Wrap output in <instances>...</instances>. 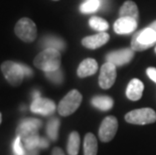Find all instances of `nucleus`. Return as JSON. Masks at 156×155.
Segmentation results:
<instances>
[{
    "label": "nucleus",
    "instance_id": "obj_1",
    "mask_svg": "<svg viewBox=\"0 0 156 155\" xmlns=\"http://www.w3.org/2000/svg\"><path fill=\"white\" fill-rule=\"evenodd\" d=\"M61 52L55 48H45L34 60V65L44 72L58 71L61 69Z\"/></svg>",
    "mask_w": 156,
    "mask_h": 155
},
{
    "label": "nucleus",
    "instance_id": "obj_2",
    "mask_svg": "<svg viewBox=\"0 0 156 155\" xmlns=\"http://www.w3.org/2000/svg\"><path fill=\"white\" fill-rule=\"evenodd\" d=\"M1 72L6 81L13 87H18L19 85H21L23 79L25 77L24 71H23V64L12 61H6L2 62Z\"/></svg>",
    "mask_w": 156,
    "mask_h": 155
},
{
    "label": "nucleus",
    "instance_id": "obj_3",
    "mask_svg": "<svg viewBox=\"0 0 156 155\" xmlns=\"http://www.w3.org/2000/svg\"><path fill=\"white\" fill-rule=\"evenodd\" d=\"M83 97L81 93L77 90H72L65 96L59 102L58 106V112L61 116H69L75 113L82 103Z\"/></svg>",
    "mask_w": 156,
    "mask_h": 155
},
{
    "label": "nucleus",
    "instance_id": "obj_4",
    "mask_svg": "<svg viewBox=\"0 0 156 155\" xmlns=\"http://www.w3.org/2000/svg\"><path fill=\"white\" fill-rule=\"evenodd\" d=\"M156 42V32L150 27L137 32L131 41V48L134 51H143Z\"/></svg>",
    "mask_w": 156,
    "mask_h": 155
},
{
    "label": "nucleus",
    "instance_id": "obj_5",
    "mask_svg": "<svg viewBox=\"0 0 156 155\" xmlns=\"http://www.w3.org/2000/svg\"><path fill=\"white\" fill-rule=\"evenodd\" d=\"M14 32L18 38L24 42H32L37 36V28L31 19L23 17L16 22Z\"/></svg>",
    "mask_w": 156,
    "mask_h": 155
},
{
    "label": "nucleus",
    "instance_id": "obj_6",
    "mask_svg": "<svg viewBox=\"0 0 156 155\" xmlns=\"http://www.w3.org/2000/svg\"><path fill=\"white\" fill-rule=\"evenodd\" d=\"M125 120L128 123L135 125L152 124L156 121V113L151 108L136 109L126 114Z\"/></svg>",
    "mask_w": 156,
    "mask_h": 155
},
{
    "label": "nucleus",
    "instance_id": "obj_7",
    "mask_svg": "<svg viewBox=\"0 0 156 155\" xmlns=\"http://www.w3.org/2000/svg\"><path fill=\"white\" fill-rule=\"evenodd\" d=\"M118 130V120L114 116H108L103 120L99 128V137L103 142H109L115 137Z\"/></svg>",
    "mask_w": 156,
    "mask_h": 155
},
{
    "label": "nucleus",
    "instance_id": "obj_8",
    "mask_svg": "<svg viewBox=\"0 0 156 155\" xmlns=\"http://www.w3.org/2000/svg\"><path fill=\"white\" fill-rule=\"evenodd\" d=\"M116 78H117V71L115 65L107 62L102 65L99 77V85L102 89H110L114 85Z\"/></svg>",
    "mask_w": 156,
    "mask_h": 155
},
{
    "label": "nucleus",
    "instance_id": "obj_9",
    "mask_svg": "<svg viewBox=\"0 0 156 155\" xmlns=\"http://www.w3.org/2000/svg\"><path fill=\"white\" fill-rule=\"evenodd\" d=\"M41 121L38 119H34V118H26V119L22 120L20 124L17 127V135L24 140L30 135H34L37 133L39 128L41 127Z\"/></svg>",
    "mask_w": 156,
    "mask_h": 155
},
{
    "label": "nucleus",
    "instance_id": "obj_10",
    "mask_svg": "<svg viewBox=\"0 0 156 155\" xmlns=\"http://www.w3.org/2000/svg\"><path fill=\"white\" fill-rule=\"evenodd\" d=\"M134 57V51L132 48H123L119 49V51H112L110 54L107 55L106 60L108 62L117 65H123L132 61Z\"/></svg>",
    "mask_w": 156,
    "mask_h": 155
},
{
    "label": "nucleus",
    "instance_id": "obj_11",
    "mask_svg": "<svg viewBox=\"0 0 156 155\" xmlns=\"http://www.w3.org/2000/svg\"><path fill=\"white\" fill-rule=\"evenodd\" d=\"M30 110L35 114L48 116L55 111V104L54 101L49 100V99L38 97L34 99V102L30 106Z\"/></svg>",
    "mask_w": 156,
    "mask_h": 155
},
{
    "label": "nucleus",
    "instance_id": "obj_12",
    "mask_svg": "<svg viewBox=\"0 0 156 155\" xmlns=\"http://www.w3.org/2000/svg\"><path fill=\"white\" fill-rule=\"evenodd\" d=\"M109 38H110V35L107 32H99L97 34L86 36L85 38H83L82 44L87 48L96 49L107 44Z\"/></svg>",
    "mask_w": 156,
    "mask_h": 155
},
{
    "label": "nucleus",
    "instance_id": "obj_13",
    "mask_svg": "<svg viewBox=\"0 0 156 155\" xmlns=\"http://www.w3.org/2000/svg\"><path fill=\"white\" fill-rule=\"evenodd\" d=\"M137 27V20L127 17H120L115 21L114 30L118 34H128L133 32Z\"/></svg>",
    "mask_w": 156,
    "mask_h": 155
},
{
    "label": "nucleus",
    "instance_id": "obj_14",
    "mask_svg": "<svg viewBox=\"0 0 156 155\" xmlns=\"http://www.w3.org/2000/svg\"><path fill=\"white\" fill-rule=\"evenodd\" d=\"M143 90H144L143 83L140 80H138V79H133L128 84L127 90H126V96L131 101H138L142 97Z\"/></svg>",
    "mask_w": 156,
    "mask_h": 155
},
{
    "label": "nucleus",
    "instance_id": "obj_15",
    "mask_svg": "<svg viewBox=\"0 0 156 155\" xmlns=\"http://www.w3.org/2000/svg\"><path fill=\"white\" fill-rule=\"evenodd\" d=\"M98 71V62L94 58H86L80 64L77 74L80 78H86L95 75Z\"/></svg>",
    "mask_w": 156,
    "mask_h": 155
},
{
    "label": "nucleus",
    "instance_id": "obj_16",
    "mask_svg": "<svg viewBox=\"0 0 156 155\" xmlns=\"http://www.w3.org/2000/svg\"><path fill=\"white\" fill-rule=\"evenodd\" d=\"M119 15H120V17H127L138 20L139 11L136 3L131 1V0L124 2V4L121 6L120 10H119Z\"/></svg>",
    "mask_w": 156,
    "mask_h": 155
},
{
    "label": "nucleus",
    "instance_id": "obj_17",
    "mask_svg": "<svg viewBox=\"0 0 156 155\" xmlns=\"http://www.w3.org/2000/svg\"><path fill=\"white\" fill-rule=\"evenodd\" d=\"M98 142L94 134L88 133L84 140V155H97Z\"/></svg>",
    "mask_w": 156,
    "mask_h": 155
},
{
    "label": "nucleus",
    "instance_id": "obj_18",
    "mask_svg": "<svg viewBox=\"0 0 156 155\" xmlns=\"http://www.w3.org/2000/svg\"><path fill=\"white\" fill-rule=\"evenodd\" d=\"M93 106L102 111H108L113 107L114 101L109 96H96L92 99Z\"/></svg>",
    "mask_w": 156,
    "mask_h": 155
},
{
    "label": "nucleus",
    "instance_id": "obj_19",
    "mask_svg": "<svg viewBox=\"0 0 156 155\" xmlns=\"http://www.w3.org/2000/svg\"><path fill=\"white\" fill-rule=\"evenodd\" d=\"M80 144H81V139H80V135L78 132L73 131L69 136L68 141V153L69 155H78L80 150Z\"/></svg>",
    "mask_w": 156,
    "mask_h": 155
},
{
    "label": "nucleus",
    "instance_id": "obj_20",
    "mask_svg": "<svg viewBox=\"0 0 156 155\" xmlns=\"http://www.w3.org/2000/svg\"><path fill=\"white\" fill-rule=\"evenodd\" d=\"M59 126H61V122L58 118H52L46 125V133H48V136L51 141H55L58 139Z\"/></svg>",
    "mask_w": 156,
    "mask_h": 155
},
{
    "label": "nucleus",
    "instance_id": "obj_21",
    "mask_svg": "<svg viewBox=\"0 0 156 155\" xmlns=\"http://www.w3.org/2000/svg\"><path fill=\"white\" fill-rule=\"evenodd\" d=\"M44 41L45 48H55L58 51H62L66 48V44L61 38L55 37V36H46Z\"/></svg>",
    "mask_w": 156,
    "mask_h": 155
},
{
    "label": "nucleus",
    "instance_id": "obj_22",
    "mask_svg": "<svg viewBox=\"0 0 156 155\" xmlns=\"http://www.w3.org/2000/svg\"><path fill=\"white\" fill-rule=\"evenodd\" d=\"M89 23L93 29H95V30H97V31H100V32H104L109 28L108 22L106 21L105 19L98 17V16H93V17L90 18Z\"/></svg>",
    "mask_w": 156,
    "mask_h": 155
},
{
    "label": "nucleus",
    "instance_id": "obj_23",
    "mask_svg": "<svg viewBox=\"0 0 156 155\" xmlns=\"http://www.w3.org/2000/svg\"><path fill=\"white\" fill-rule=\"evenodd\" d=\"M41 138L38 133L30 135L27 138H25L24 140H22L23 145H24L26 150H35L39 148V143H41Z\"/></svg>",
    "mask_w": 156,
    "mask_h": 155
},
{
    "label": "nucleus",
    "instance_id": "obj_24",
    "mask_svg": "<svg viewBox=\"0 0 156 155\" xmlns=\"http://www.w3.org/2000/svg\"><path fill=\"white\" fill-rule=\"evenodd\" d=\"M100 6V0H88L81 5V11L83 13H92L98 10Z\"/></svg>",
    "mask_w": 156,
    "mask_h": 155
},
{
    "label": "nucleus",
    "instance_id": "obj_25",
    "mask_svg": "<svg viewBox=\"0 0 156 155\" xmlns=\"http://www.w3.org/2000/svg\"><path fill=\"white\" fill-rule=\"evenodd\" d=\"M45 76L49 81H51L52 83H55V84H61L62 82L64 81V75H62V72L61 71V69L58 71L45 72Z\"/></svg>",
    "mask_w": 156,
    "mask_h": 155
},
{
    "label": "nucleus",
    "instance_id": "obj_26",
    "mask_svg": "<svg viewBox=\"0 0 156 155\" xmlns=\"http://www.w3.org/2000/svg\"><path fill=\"white\" fill-rule=\"evenodd\" d=\"M13 152H14V155H24L25 153V147L23 145L22 139L19 136L16 137V139L13 142Z\"/></svg>",
    "mask_w": 156,
    "mask_h": 155
},
{
    "label": "nucleus",
    "instance_id": "obj_27",
    "mask_svg": "<svg viewBox=\"0 0 156 155\" xmlns=\"http://www.w3.org/2000/svg\"><path fill=\"white\" fill-rule=\"evenodd\" d=\"M146 72H147L148 77L150 78L152 81L156 83V69L155 68H148L147 71H146Z\"/></svg>",
    "mask_w": 156,
    "mask_h": 155
},
{
    "label": "nucleus",
    "instance_id": "obj_28",
    "mask_svg": "<svg viewBox=\"0 0 156 155\" xmlns=\"http://www.w3.org/2000/svg\"><path fill=\"white\" fill-rule=\"evenodd\" d=\"M48 140L46 138L41 137V143H39V148H48Z\"/></svg>",
    "mask_w": 156,
    "mask_h": 155
},
{
    "label": "nucleus",
    "instance_id": "obj_29",
    "mask_svg": "<svg viewBox=\"0 0 156 155\" xmlns=\"http://www.w3.org/2000/svg\"><path fill=\"white\" fill-rule=\"evenodd\" d=\"M51 155H65V153H64V151H62V150L61 149V148L55 147L54 149H52Z\"/></svg>",
    "mask_w": 156,
    "mask_h": 155
},
{
    "label": "nucleus",
    "instance_id": "obj_30",
    "mask_svg": "<svg viewBox=\"0 0 156 155\" xmlns=\"http://www.w3.org/2000/svg\"><path fill=\"white\" fill-rule=\"evenodd\" d=\"M24 155H38V151H37V149H35V150H26Z\"/></svg>",
    "mask_w": 156,
    "mask_h": 155
},
{
    "label": "nucleus",
    "instance_id": "obj_31",
    "mask_svg": "<svg viewBox=\"0 0 156 155\" xmlns=\"http://www.w3.org/2000/svg\"><path fill=\"white\" fill-rule=\"evenodd\" d=\"M149 27H150V28H152V29H153V30L156 32V20L155 21H153V22H152V23L150 24V26H149Z\"/></svg>",
    "mask_w": 156,
    "mask_h": 155
},
{
    "label": "nucleus",
    "instance_id": "obj_32",
    "mask_svg": "<svg viewBox=\"0 0 156 155\" xmlns=\"http://www.w3.org/2000/svg\"><path fill=\"white\" fill-rule=\"evenodd\" d=\"M1 122H2V114L0 113V124H1Z\"/></svg>",
    "mask_w": 156,
    "mask_h": 155
},
{
    "label": "nucleus",
    "instance_id": "obj_33",
    "mask_svg": "<svg viewBox=\"0 0 156 155\" xmlns=\"http://www.w3.org/2000/svg\"><path fill=\"white\" fill-rule=\"evenodd\" d=\"M54 1H58V0H54Z\"/></svg>",
    "mask_w": 156,
    "mask_h": 155
},
{
    "label": "nucleus",
    "instance_id": "obj_34",
    "mask_svg": "<svg viewBox=\"0 0 156 155\" xmlns=\"http://www.w3.org/2000/svg\"><path fill=\"white\" fill-rule=\"evenodd\" d=\"M155 52H156V47H155Z\"/></svg>",
    "mask_w": 156,
    "mask_h": 155
}]
</instances>
